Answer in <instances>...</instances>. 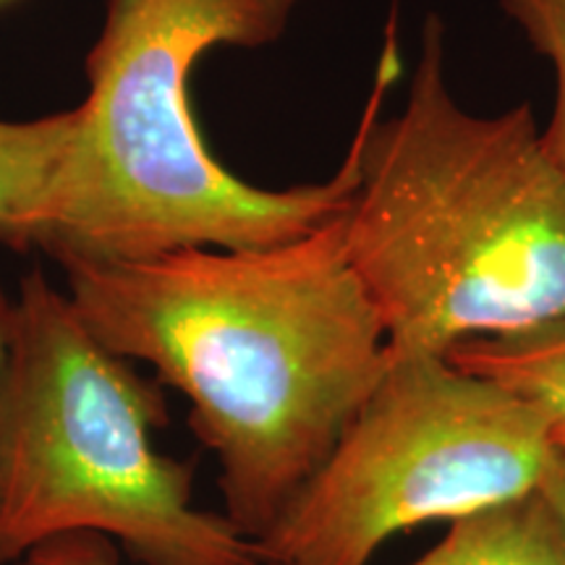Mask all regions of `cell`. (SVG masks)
Returning <instances> with one entry per match:
<instances>
[{
    "mask_svg": "<svg viewBox=\"0 0 565 565\" xmlns=\"http://www.w3.org/2000/svg\"><path fill=\"white\" fill-rule=\"evenodd\" d=\"M343 215L259 249L61 263L92 335L189 401V427L221 469L223 515L254 542L328 461L391 362Z\"/></svg>",
    "mask_w": 565,
    "mask_h": 565,
    "instance_id": "6da1fadb",
    "label": "cell"
},
{
    "mask_svg": "<svg viewBox=\"0 0 565 565\" xmlns=\"http://www.w3.org/2000/svg\"><path fill=\"white\" fill-rule=\"evenodd\" d=\"M401 74L393 32L353 139L345 252L377 307L387 353L448 356L458 343L565 317V173L532 105L475 116L445 79V26L424 21L398 116L380 121Z\"/></svg>",
    "mask_w": 565,
    "mask_h": 565,
    "instance_id": "7a4b0ae2",
    "label": "cell"
},
{
    "mask_svg": "<svg viewBox=\"0 0 565 565\" xmlns=\"http://www.w3.org/2000/svg\"><path fill=\"white\" fill-rule=\"evenodd\" d=\"M296 3L110 0L34 246L58 265L139 263L275 246L343 215L356 189L353 147L330 181L270 192L212 158L192 113L196 61L215 45H270Z\"/></svg>",
    "mask_w": 565,
    "mask_h": 565,
    "instance_id": "3957f363",
    "label": "cell"
},
{
    "mask_svg": "<svg viewBox=\"0 0 565 565\" xmlns=\"http://www.w3.org/2000/svg\"><path fill=\"white\" fill-rule=\"evenodd\" d=\"M160 387L92 335L42 273L21 280L0 372V563L95 532L141 565H259L254 540L194 505V471L154 450Z\"/></svg>",
    "mask_w": 565,
    "mask_h": 565,
    "instance_id": "277c9868",
    "label": "cell"
},
{
    "mask_svg": "<svg viewBox=\"0 0 565 565\" xmlns=\"http://www.w3.org/2000/svg\"><path fill=\"white\" fill-rule=\"evenodd\" d=\"M557 454L545 416L448 356H393L333 454L263 540L275 565H370L408 529L542 490Z\"/></svg>",
    "mask_w": 565,
    "mask_h": 565,
    "instance_id": "5b68a950",
    "label": "cell"
},
{
    "mask_svg": "<svg viewBox=\"0 0 565 565\" xmlns=\"http://www.w3.org/2000/svg\"><path fill=\"white\" fill-rule=\"evenodd\" d=\"M412 565H565V532L545 492L450 521Z\"/></svg>",
    "mask_w": 565,
    "mask_h": 565,
    "instance_id": "8992f818",
    "label": "cell"
},
{
    "mask_svg": "<svg viewBox=\"0 0 565 565\" xmlns=\"http://www.w3.org/2000/svg\"><path fill=\"white\" fill-rule=\"evenodd\" d=\"M448 359L534 406L553 429L555 448L565 454V317L458 343Z\"/></svg>",
    "mask_w": 565,
    "mask_h": 565,
    "instance_id": "52a82bcc",
    "label": "cell"
},
{
    "mask_svg": "<svg viewBox=\"0 0 565 565\" xmlns=\"http://www.w3.org/2000/svg\"><path fill=\"white\" fill-rule=\"evenodd\" d=\"M76 129L74 110L38 121H0V244L30 249Z\"/></svg>",
    "mask_w": 565,
    "mask_h": 565,
    "instance_id": "ba28073f",
    "label": "cell"
},
{
    "mask_svg": "<svg viewBox=\"0 0 565 565\" xmlns=\"http://www.w3.org/2000/svg\"><path fill=\"white\" fill-rule=\"evenodd\" d=\"M500 6L555 68V110L542 141L565 173V0H500Z\"/></svg>",
    "mask_w": 565,
    "mask_h": 565,
    "instance_id": "9c48e42d",
    "label": "cell"
},
{
    "mask_svg": "<svg viewBox=\"0 0 565 565\" xmlns=\"http://www.w3.org/2000/svg\"><path fill=\"white\" fill-rule=\"evenodd\" d=\"M24 565H118L108 536L95 532L61 534L30 550ZM275 565V563H259Z\"/></svg>",
    "mask_w": 565,
    "mask_h": 565,
    "instance_id": "30bf717a",
    "label": "cell"
},
{
    "mask_svg": "<svg viewBox=\"0 0 565 565\" xmlns=\"http://www.w3.org/2000/svg\"><path fill=\"white\" fill-rule=\"evenodd\" d=\"M542 492H545V498L553 503L557 519H561V524H563V532H565V454L563 450H557L555 454L553 466H550V471L545 477V484H542Z\"/></svg>",
    "mask_w": 565,
    "mask_h": 565,
    "instance_id": "8fae6325",
    "label": "cell"
},
{
    "mask_svg": "<svg viewBox=\"0 0 565 565\" xmlns=\"http://www.w3.org/2000/svg\"><path fill=\"white\" fill-rule=\"evenodd\" d=\"M13 333V301L0 288V372H3L6 359H9V345Z\"/></svg>",
    "mask_w": 565,
    "mask_h": 565,
    "instance_id": "7c38bea8",
    "label": "cell"
}]
</instances>
